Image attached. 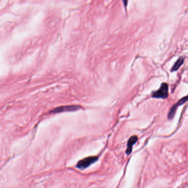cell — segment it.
Wrapping results in <instances>:
<instances>
[{
    "label": "cell",
    "mask_w": 188,
    "mask_h": 188,
    "mask_svg": "<svg viewBox=\"0 0 188 188\" xmlns=\"http://www.w3.org/2000/svg\"><path fill=\"white\" fill-rule=\"evenodd\" d=\"M79 109H80V107L79 106H63V107H57L56 108L54 109L52 112L54 113H58L65 112V111H75Z\"/></svg>",
    "instance_id": "277c9868"
},
{
    "label": "cell",
    "mask_w": 188,
    "mask_h": 188,
    "mask_svg": "<svg viewBox=\"0 0 188 188\" xmlns=\"http://www.w3.org/2000/svg\"><path fill=\"white\" fill-rule=\"evenodd\" d=\"M98 160V157L96 156H90L86 157L83 160H81L77 164V167L81 169L84 170V169L88 168L90 165L96 162Z\"/></svg>",
    "instance_id": "6da1fadb"
},
{
    "label": "cell",
    "mask_w": 188,
    "mask_h": 188,
    "mask_svg": "<svg viewBox=\"0 0 188 188\" xmlns=\"http://www.w3.org/2000/svg\"><path fill=\"white\" fill-rule=\"evenodd\" d=\"M184 59L185 58L184 57H180L179 59H178V60H177L176 63H174L173 67L171 69V71H176L178 70L179 68L183 64Z\"/></svg>",
    "instance_id": "8992f818"
},
{
    "label": "cell",
    "mask_w": 188,
    "mask_h": 188,
    "mask_svg": "<svg viewBox=\"0 0 188 188\" xmlns=\"http://www.w3.org/2000/svg\"><path fill=\"white\" fill-rule=\"evenodd\" d=\"M187 101H188V96L183 97L181 99H180L176 104H174V106H173V107H172V108L170 109V111H169V113H168V119H172L174 117L177 108H178L179 106H180V105H182L183 104H184V103H185V102H186Z\"/></svg>",
    "instance_id": "3957f363"
},
{
    "label": "cell",
    "mask_w": 188,
    "mask_h": 188,
    "mask_svg": "<svg viewBox=\"0 0 188 188\" xmlns=\"http://www.w3.org/2000/svg\"><path fill=\"white\" fill-rule=\"evenodd\" d=\"M137 141H138V137H137V136H133L129 139V140L128 141L127 149V151H126L127 154H131L133 146L135 143H137Z\"/></svg>",
    "instance_id": "5b68a950"
},
{
    "label": "cell",
    "mask_w": 188,
    "mask_h": 188,
    "mask_svg": "<svg viewBox=\"0 0 188 188\" xmlns=\"http://www.w3.org/2000/svg\"><path fill=\"white\" fill-rule=\"evenodd\" d=\"M168 96V85L167 83H162L160 89L152 93V97L155 98L165 99Z\"/></svg>",
    "instance_id": "7a4b0ae2"
}]
</instances>
